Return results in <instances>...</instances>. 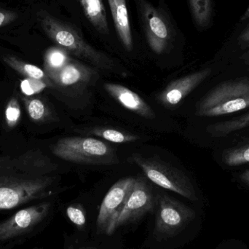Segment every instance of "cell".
Returning a JSON list of instances; mask_svg holds the SVG:
<instances>
[{
  "mask_svg": "<svg viewBox=\"0 0 249 249\" xmlns=\"http://www.w3.org/2000/svg\"><path fill=\"white\" fill-rule=\"evenodd\" d=\"M57 166L39 151L0 157V212L52 196Z\"/></svg>",
  "mask_w": 249,
  "mask_h": 249,
  "instance_id": "cell-1",
  "label": "cell"
},
{
  "mask_svg": "<svg viewBox=\"0 0 249 249\" xmlns=\"http://www.w3.org/2000/svg\"><path fill=\"white\" fill-rule=\"evenodd\" d=\"M39 20L47 35L63 49L89 61L99 70L115 71L116 65L113 60L89 45L71 25L60 21L45 13H41Z\"/></svg>",
  "mask_w": 249,
  "mask_h": 249,
  "instance_id": "cell-2",
  "label": "cell"
},
{
  "mask_svg": "<svg viewBox=\"0 0 249 249\" xmlns=\"http://www.w3.org/2000/svg\"><path fill=\"white\" fill-rule=\"evenodd\" d=\"M249 107V79L230 80L210 90L199 103L196 115L217 117L230 115Z\"/></svg>",
  "mask_w": 249,
  "mask_h": 249,
  "instance_id": "cell-3",
  "label": "cell"
},
{
  "mask_svg": "<svg viewBox=\"0 0 249 249\" xmlns=\"http://www.w3.org/2000/svg\"><path fill=\"white\" fill-rule=\"evenodd\" d=\"M51 207L50 202L32 205L0 222V247L12 249L35 236L48 219Z\"/></svg>",
  "mask_w": 249,
  "mask_h": 249,
  "instance_id": "cell-4",
  "label": "cell"
},
{
  "mask_svg": "<svg viewBox=\"0 0 249 249\" xmlns=\"http://www.w3.org/2000/svg\"><path fill=\"white\" fill-rule=\"evenodd\" d=\"M52 152L58 158L74 163L111 165L118 162L115 149L94 138H64L53 146Z\"/></svg>",
  "mask_w": 249,
  "mask_h": 249,
  "instance_id": "cell-5",
  "label": "cell"
},
{
  "mask_svg": "<svg viewBox=\"0 0 249 249\" xmlns=\"http://www.w3.org/2000/svg\"><path fill=\"white\" fill-rule=\"evenodd\" d=\"M128 160L136 164L147 178L165 190L174 192L189 200H197L196 190L189 177L181 170L155 158L133 155Z\"/></svg>",
  "mask_w": 249,
  "mask_h": 249,
  "instance_id": "cell-6",
  "label": "cell"
},
{
  "mask_svg": "<svg viewBox=\"0 0 249 249\" xmlns=\"http://www.w3.org/2000/svg\"><path fill=\"white\" fill-rule=\"evenodd\" d=\"M155 235L158 238L174 236L196 217L193 209L167 195L156 197Z\"/></svg>",
  "mask_w": 249,
  "mask_h": 249,
  "instance_id": "cell-7",
  "label": "cell"
},
{
  "mask_svg": "<svg viewBox=\"0 0 249 249\" xmlns=\"http://www.w3.org/2000/svg\"><path fill=\"white\" fill-rule=\"evenodd\" d=\"M138 9L142 19L143 32L151 49L161 54L167 49L172 31L166 18L146 0H137Z\"/></svg>",
  "mask_w": 249,
  "mask_h": 249,
  "instance_id": "cell-8",
  "label": "cell"
},
{
  "mask_svg": "<svg viewBox=\"0 0 249 249\" xmlns=\"http://www.w3.org/2000/svg\"><path fill=\"white\" fill-rule=\"evenodd\" d=\"M136 178L127 177L117 181L107 193L101 205L96 225L99 233L112 235V229L124 210Z\"/></svg>",
  "mask_w": 249,
  "mask_h": 249,
  "instance_id": "cell-9",
  "label": "cell"
},
{
  "mask_svg": "<svg viewBox=\"0 0 249 249\" xmlns=\"http://www.w3.org/2000/svg\"><path fill=\"white\" fill-rule=\"evenodd\" d=\"M156 204V197L152 188L143 178H136L123 212L112 229V235L124 225H129L152 212Z\"/></svg>",
  "mask_w": 249,
  "mask_h": 249,
  "instance_id": "cell-10",
  "label": "cell"
},
{
  "mask_svg": "<svg viewBox=\"0 0 249 249\" xmlns=\"http://www.w3.org/2000/svg\"><path fill=\"white\" fill-rule=\"evenodd\" d=\"M212 70L205 69L171 82L158 96V101L166 107L179 105L192 91L210 76Z\"/></svg>",
  "mask_w": 249,
  "mask_h": 249,
  "instance_id": "cell-11",
  "label": "cell"
},
{
  "mask_svg": "<svg viewBox=\"0 0 249 249\" xmlns=\"http://www.w3.org/2000/svg\"><path fill=\"white\" fill-rule=\"evenodd\" d=\"M50 77L61 87L80 89L96 82L99 74L95 69L70 59L60 71Z\"/></svg>",
  "mask_w": 249,
  "mask_h": 249,
  "instance_id": "cell-12",
  "label": "cell"
},
{
  "mask_svg": "<svg viewBox=\"0 0 249 249\" xmlns=\"http://www.w3.org/2000/svg\"><path fill=\"white\" fill-rule=\"evenodd\" d=\"M105 89L125 109L146 119H155V113L153 109L137 93L116 83H105Z\"/></svg>",
  "mask_w": 249,
  "mask_h": 249,
  "instance_id": "cell-13",
  "label": "cell"
},
{
  "mask_svg": "<svg viewBox=\"0 0 249 249\" xmlns=\"http://www.w3.org/2000/svg\"><path fill=\"white\" fill-rule=\"evenodd\" d=\"M112 19L121 42L127 51L133 49V37L126 0H108Z\"/></svg>",
  "mask_w": 249,
  "mask_h": 249,
  "instance_id": "cell-14",
  "label": "cell"
},
{
  "mask_svg": "<svg viewBox=\"0 0 249 249\" xmlns=\"http://www.w3.org/2000/svg\"><path fill=\"white\" fill-rule=\"evenodd\" d=\"M83 11L91 24L100 33H109L106 10L102 0H80Z\"/></svg>",
  "mask_w": 249,
  "mask_h": 249,
  "instance_id": "cell-15",
  "label": "cell"
},
{
  "mask_svg": "<svg viewBox=\"0 0 249 249\" xmlns=\"http://www.w3.org/2000/svg\"><path fill=\"white\" fill-rule=\"evenodd\" d=\"M195 22L199 27L206 28L212 22V0H189Z\"/></svg>",
  "mask_w": 249,
  "mask_h": 249,
  "instance_id": "cell-16",
  "label": "cell"
},
{
  "mask_svg": "<svg viewBox=\"0 0 249 249\" xmlns=\"http://www.w3.org/2000/svg\"><path fill=\"white\" fill-rule=\"evenodd\" d=\"M88 132L107 142L115 143H130L139 139L136 135L110 127H96L88 130Z\"/></svg>",
  "mask_w": 249,
  "mask_h": 249,
  "instance_id": "cell-17",
  "label": "cell"
},
{
  "mask_svg": "<svg viewBox=\"0 0 249 249\" xmlns=\"http://www.w3.org/2000/svg\"><path fill=\"white\" fill-rule=\"evenodd\" d=\"M249 126V113L231 121L217 123L209 126L208 132L214 136H224Z\"/></svg>",
  "mask_w": 249,
  "mask_h": 249,
  "instance_id": "cell-18",
  "label": "cell"
},
{
  "mask_svg": "<svg viewBox=\"0 0 249 249\" xmlns=\"http://www.w3.org/2000/svg\"><path fill=\"white\" fill-rule=\"evenodd\" d=\"M4 60L10 67L14 69L18 72L27 76V77L43 80V81L49 83L46 74L36 66L26 64L13 56L4 57Z\"/></svg>",
  "mask_w": 249,
  "mask_h": 249,
  "instance_id": "cell-19",
  "label": "cell"
},
{
  "mask_svg": "<svg viewBox=\"0 0 249 249\" xmlns=\"http://www.w3.org/2000/svg\"><path fill=\"white\" fill-rule=\"evenodd\" d=\"M71 58L67 51L60 48H53L50 50L45 57V64L50 77L61 70Z\"/></svg>",
  "mask_w": 249,
  "mask_h": 249,
  "instance_id": "cell-20",
  "label": "cell"
},
{
  "mask_svg": "<svg viewBox=\"0 0 249 249\" xmlns=\"http://www.w3.org/2000/svg\"><path fill=\"white\" fill-rule=\"evenodd\" d=\"M223 161L229 166H238L249 162V145L231 149L223 155Z\"/></svg>",
  "mask_w": 249,
  "mask_h": 249,
  "instance_id": "cell-21",
  "label": "cell"
},
{
  "mask_svg": "<svg viewBox=\"0 0 249 249\" xmlns=\"http://www.w3.org/2000/svg\"><path fill=\"white\" fill-rule=\"evenodd\" d=\"M25 104L28 113L33 121H42L48 116V109L45 104L39 99H25Z\"/></svg>",
  "mask_w": 249,
  "mask_h": 249,
  "instance_id": "cell-22",
  "label": "cell"
},
{
  "mask_svg": "<svg viewBox=\"0 0 249 249\" xmlns=\"http://www.w3.org/2000/svg\"><path fill=\"white\" fill-rule=\"evenodd\" d=\"M51 86V84L43 81V80L27 77L21 81L20 86V90L23 94L26 95V96H32V95L40 93L48 86Z\"/></svg>",
  "mask_w": 249,
  "mask_h": 249,
  "instance_id": "cell-23",
  "label": "cell"
},
{
  "mask_svg": "<svg viewBox=\"0 0 249 249\" xmlns=\"http://www.w3.org/2000/svg\"><path fill=\"white\" fill-rule=\"evenodd\" d=\"M69 219L77 227H83L86 225V216L84 209L80 204L71 205L67 209Z\"/></svg>",
  "mask_w": 249,
  "mask_h": 249,
  "instance_id": "cell-24",
  "label": "cell"
},
{
  "mask_svg": "<svg viewBox=\"0 0 249 249\" xmlns=\"http://www.w3.org/2000/svg\"><path fill=\"white\" fill-rule=\"evenodd\" d=\"M6 119L9 126H13L16 124L20 116V109L18 102L16 99H13L7 105L5 112Z\"/></svg>",
  "mask_w": 249,
  "mask_h": 249,
  "instance_id": "cell-25",
  "label": "cell"
},
{
  "mask_svg": "<svg viewBox=\"0 0 249 249\" xmlns=\"http://www.w3.org/2000/svg\"><path fill=\"white\" fill-rule=\"evenodd\" d=\"M17 18L18 16L16 13L9 10H0V27L12 23Z\"/></svg>",
  "mask_w": 249,
  "mask_h": 249,
  "instance_id": "cell-26",
  "label": "cell"
},
{
  "mask_svg": "<svg viewBox=\"0 0 249 249\" xmlns=\"http://www.w3.org/2000/svg\"><path fill=\"white\" fill-rule=\"evenodd\" d=\"M239 40L244 46L249 47V26L241 33Z\"/></svg>",
  "mask_w": 249,
  "mask_h": 249,
  "instance_id": "cell-27",
  "label": "cell"
},
{
  "mask_svg": "<svg viewBox=\"0 0 249 249\" xmlns=\"http://www.w3.org/2000/svg\"><path fill=\"white\" fill-rule=\"evenodd\" d=\"M240 178H241V181H242L244 184L249 186V169L244 171V172L241 174Z\"/></svg>",
  "mask_w": 249,
  "mask_h": 249,
  "instance_id": "cell-28",
  "label": "cell"
},
{
  "mask_svg": "<svg viewBox=\"0 0 249 249\" xmlns=\"http://www.w3.org/2000/svg\"><path fill=\"white\" fill-rule=\"evenodd\" d=\"M249 18V5L248 8H247V11H246V13H244V16H243L242 18H241V20H247V19H248Z\"/></svg>",
  "mask_w": 249,
  "mask_h": 249,
  "instance_id": "cell-29",
  "label": "cell"
},
{
  "mask_svg": "<svg viewBox=\"0 0 249 249\" xmlns=\"http://www.w3.org/2000/svg\"><path fill=\"white\" fill-rule=\"evenodd\" d=\"M67 249H74V246L73 245H70V247L67 248Z\"/></svg>",
  "mask_w": 249,
  "mask_h": 249,
  "instance_id": "cell-30",
  "label": "cell"
},
{
  "mask_svg": "<svg viewBox=\"0 0 249 249\" xmlns=\"http://www.w3.org/2000/svg\"><path fill=\"white\" fill-rule=\"evenodd\" d=\"M94 249V248H85V249Z\"/></svg>",
  "mask_w": 249,
  "mask_h": 249,
  "instance_id": "cell-31",
  "label": "cell"
},
{
  "mask_svg": "<svg viewBox=\"0 0 249 249\" xmlns=\"http://www.w3.org/2000/svg\"><path fill=\"white\" fill-rule=\"evenodd\" d=\"M0 249H4V247H0Z\"/></svg>",
  "mask_w": 249,
  "mask_h": 249,
  "instance_id": "cell-32",
  "label": "cell"
},
{
  "mask_svg": "<svg viewBox=\"0 0 249 249\" xmlns=\"http://www.w3.org/2000/svg\"></svg>",
  "mask_w": 249,
  "mask_h": 249,
  "instance_id": "cell-33",
  "label": "cell"
}]
</instances>
